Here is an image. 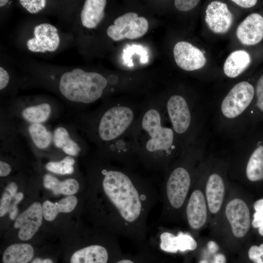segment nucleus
<instances>
[{"label": "nucleus", "instance_id": "obj_10", "mask_svg": "<svg viewBox=\"0 0 263 263\" xmlns=\"http://www.w3.org/2000/svg\"><path fill=\"white\" fill-rule=\"evenodd\" d=\"M156 236L159 248L163 251L176 253L195 250L198 243L195 237L189 232L179 231L176 233L164 226H158Z\"/></svg>", "mask_w": 263, "mask_h": 263}, {"label": "nucleus", "instance_id": "obj_44", "mask_svg": "<svg viewBox=\"0 0 263 263\" xmlns=\"http://www.w3.org/2000/svg\"><path fill=\"white\" fill-rule=\"evenodd\" d=\"M52 28H53V29L54 32H57V29H56L55 26H53Z\"/></svg>", "mask_w": 263, "mask_h": 263}, {"label": "nucleus", "instance_id": "obj_3", "mask_svg": "<svg viewBox=\"0 0 263 263\" xmlns=\"http://www.w3.org/2000/svg\"><path fill=\"white\" fill-rule=\"evenodd\" d=\"M185 166L169 168L164 177L160 189L162 208L156 222L158 226L183 221L186 205L191 191L192 177Z\"/></svg>", "mask_w": 263, "mask_h": 263}, {"label": "nucleus", "instance_id": "obj_12", "mask_svg": "<svg viewBox=\"0 0 263 263\" xmlns=\"http://www.w3.org/2000/svg\"><path fill=\"white\" fill-rule=\"evenodd\" d=\"M166 110L175 134L183 135L188 132L191 123V115L186 99L174 94L167 102Z\"/></svg>", "mask_w": 263, "mask_h": 263}, {"label": "nucleus", "instance_id": "obj_47", "mask_svg": "<svg viewBox=\"0 0 263 263\" xmlns=\"http://www.w3.org/2000/svg\"><path fill=\"white\" fill-rule=\"evenodd\" d=\"M32 10H33L34 13H37V12H36V10H35V9L34 8H33V9H32Z\"/></svg>", "mask_w": 263, "mask_h": 263}, {"label": "nucleus", "instance_id": "obj_16", "mask_svg": "<svg viewBox=\"0 0 263 263\" xmlns=\"http://www.w3.org/2000/svg\"><path fill=\"white\" fill-rule=\"evenodd\" d=\"M236 36L244 45H253L260 42L263 38V17L257 13L248 16L237 27Z\"/></svg>", "mask_w": 263, "mask_h": 263}, {"label": "nucleus", "instance_id": "obj_23", "mask_svg": "<svg viewBox=\"0 0 263 263\" xmlns=\"http://www.w3.org/2000/svg\"><path fill=\"white\" fill-rule=\"evenodd\" d=\"M245 174L252 182L263 180V146L258 147L252 153L246 166Z\"/></svg>", "mask_w": 263, "mask_h": 263}, {"label": "nucleus", "instance_id": "obj_1", "mask_svg": "<svg viewBox=\"0 0 263 263\" xmlns=\"http://www.w3.org/2000/svg\"><path fill=\"white\" fill-rule=\"evenodd\" d=\"M100 174L106 223L111 231L137 244L146 242L148 217L160 200L155 183L118 165L103 168Z\"/></svg>", "mask_w": 263, "mask_h": 263}, {"label": "nucleus", "instance_id": "obj_33", "mask_svg": "<svg viewBox=\"0 0 263 263\" xmlns=\"http://www.w3.org/2000/svg\"><path fill=\"white\" fill-rule=\"evenodd\" d=\"M257 106L263 112V75L259 78L256 85Z\"/></svg>", "mask_w": 263, "mask_h": 263}, {"label": "nucleus", "instance_id": "obj_31", "mask_svg": "<svg viewBox=\"0 0 263 263\" xmlns=\"http://www.w3.org/2000/svg\"><path fill=\"white\" fill-rule=\"evenodd\" d=\"M198 0H175L176 8L181 11H188L194 8L199 2Z\"/></svg>", "mask_w": 263, "mask_h": 263}, {"label": "nucleus", "instance_id": "obj_21", "mask_svg": "<svg viewBox=\"0 0 263 263\" xmlns=\"http://www.w3.org/2000/svg\"><path fill=\"white\" fill-rule=\"evenodd\" d=\"M34 249L28 244H14L9 246L4 251L3 263H28L34 256Z\"/></svg>", "mask_w": 263, "mask_h": 263}, {"label": "nucleus", "instance_id": "obj_8", "mask_svg": "<svg viewBox=\"0 0 263 263\" xmlns=\"http://www.w3.org/2000/svg\"><path fill=\"white\" fill-rule=\"evenodd\" d=\"M149 23L143 17L137 14L129 12L116 18L114 24L107 29L108 36L114 41L124 38L130 39L141 37L148 31Z\"/></svg>", "mask_w": 263, "mask_h": 263}, {"label": "nucleus", "instance_id": "obj_19", "mask_svg": "<svg viewBox=\"0 0 263 263\" xmlns=\"http://www.w3.org/2000/svg\"><path fill=\"white\" fill-rule=\"evenodd\" d=\"M250 56L246 51L237 50L227 57L224 65L225 75L229 77H236L243 73L249 65Z\"/></svg>", "mask_w": 263, "mask_h": 263}, {"label": "nucleus", "instance_id": "obj_35", "mask_svg": "<svg viewBox=\"0 0 263 263\" xmlns=\"http://www.w3.org/2000/svg\"><path fill=\"white\" fill-rule=\"evenodd\" d=\"M11 170V167L8 164L1 161L0 162V176L1 177L7 176Z\"/></svg>", "mask_w": 263, "mask_h": 263}, {"label": "nucleus", "instance_id": "obj_30", "mask_svg": "<svg viewBox=\"0 0 263 263\" xmlns=\"http://www.w3.org/2000/svg\"><path fill=\"white\" fill-rule=\"evenodd\" d=\"M248 255L254 263H263V243L259 246H251L248 249Z\"/></svg>", "mask_w": 263, "mask_h": 263}, {"label": "nucleus", "instance_id": "obj_28", "mask_svg": "<svg viewBox=\"0 0 263 263\" xmlns=\"http://www.w3.org/2000/svg\"><path fill=\"white\" fill-rule=\"evenodd\" d=\"M18 186L15 182H11L7 186L0 199V216L9 212L12 200L18 193Z\"/></svg>", "mask_w": 263, "mask_h": 263}, {"label": "nucleus", "instance_id": "obj_34", "mask_svg": "<svg viewBox=\"0 0 263 263\" xmlns=\"http://www.w3.org/2000/svg\"><path fill=\"white\" fill-rule=\"evenodd\" d=\"M232 2L243 8H249L254 6L257 2L256 0H233Z\"/></svg>", "mask_w": 263, "mask_h": 263}, {"label": "nucleus", "instance_id": "obj_2", "mask_svg": "<svg viewBox=\"0 0 263 263\" xmlns=\"http://www.w3.org/2000/svg\"><path fill=\"white\" fill-rule=\"evenodd\" d=\"M164 115L155 107L139 114L132 129V135L141 168L163 176L169 169L175 149V134L166 125Z\"/></svg>", "mask_w": 263, "mask_h": 263}, {"label": "nucleus", "instance_id": "obj_15", "mask_svg": "<svg viewBox=\"0 0 263 263\" xmlns=\"http://www.w3.org/2000/svg\"><path fill=\"white\" fill-rule=\"evenodd\" d=\"M233 19L232 14L227 5L213 1L207 6L205 21L209 28L216 34H224L230 28Z\"/></svg>", "mask_w": 263, "mask_h": 263}, {"label": "nucleus", "instance_id": "obj_42", "mask_svg": "<svg viewBox=\"0 0 263 263\" xmlns=\"http://www.w3.org/2000/svg\"><path fill=\"white\" fill-rule=\"evenodd\" d=\"M26 10L31 14H34V12L32 10L30 9L29 8H27Z\"/></svg>", "mask_w": 263, "mask_h": 263}, {"label": "nucleus", "instance_id": "obj_24", "mask_svg": "<svg viewBox=\"0 0 263 263\" xmlns=\"http://www.w3.org/2000/svg\"><path fill=\"white\" fill-rule=\"evenodd\" d=\"M53 140L56 147L70 155L75 156L80 150L78 145L70 137L67 131L63 127L55 130Z\"/></svg>", "mask_w": 263, "mask_h": 263}, {"label": "nucleus", "instance_id": "obj_43", "mask_svg": "<svg viewBox=\"0 0 263 263\" xmlns=\"http://www.w3.org/2000/svg\"><path fill=\"white\" fill-rule=\"evenodd\" d=\"M41 50V49L40 48H37L36 51H35V52H40Z\"/></svg>", "mask_w": 263, "mask_h": 263}, {"label": "nucleus", "instance_id": "obj_14", "mask_svg": "<svg viewBox=\"0 0 263 263\" xmlns=\"http://www.w3.org/2000/svg\"><path fill=\"white\" fill-rule=\"evenodd\" d=\"M173 55L177 65L187 71L199 69L206 63L203 53L186 41H179L175 45Z\"/></svg>", "mask_w": 263, "mask_h": 263}, {"label": "nucleus", "instance_id": "obj_17", "mask_svg": "<svg viewBox=\"0 0 263 263\" xmlns=\"http://www.w3.org/2000/svg\"><path fill=\"white\" fill-rule=\"evenodd\" d=\"M108 248L100 244H92L75 251L71 256L70 263H108Z\"/></svg>", "mask_w": 263, "mask_h": 263}, {"label": "nucleus", "instance_id": "obj_40", "mask_svg": "<svg viewBox=\"0 0 263 263\" xmlns=\"http://www.w3.org/2000/svg\"><path fill=\"white\" fill-rule=\"evenodd\" d=\"M8 0H0V6L2 7L4 6L7 2Z\"/></svg>", "mask_w": 263, "mask_h": 263}, {"label": "nucleus", "instance_id": "obj_9", "mask_svg": "<svg viewBox=\"0 0 263 263\" xmlns=\"http://www.w3.org/2000/svg\"><path fill=\"white\" fill-rule=\"evenodd\" d=\"M254 94L253 86L242 81L236 84L224 99L221 110L228 118H235L241 114L251 103Z\"/></svg>", "mask_w": 263, "mask_h": 263}, {"label": "nucleus", "instance_id": "obj_7", "mask_svg": "<svg viewBox=\"0 0 263 263\" xmlns=\"http://www.w3.org/2000/svg\"><path fill=\"white\" fill-rule=\"evenodd\" d=\"M183 222L193 236L208 223V212L205 192L196 188L190 191L183 215Z\"/></svg>", "mask_w": 263, "mask_h": 263}, {"label": "nucleus", "instance_id": "obj_6", "mask_svg": "<svg viewBox=\"0 0 263 263\" xmlns=\"http://www.w3.org/2000/svg\"><path fill=\"white\" fill-rule=\"evenodd\" d=\"M74 83L64 81L59 89L62 94L69 100L91 103L103 94L106 87L107 79L101 75L95 72H88L86 78H80L78 75L73 78Z\"/></svg>", "mask_w": 263, "mask_h": 263}, {"label": "nucleus", "instance_id": "obj_41", "mask_svg": "<svg viewBox=\"0 0 263 263\" xmlns=\"http://www.w3.org/2000/svg\"><path fill=\"white\" fill-rule=\"evenodd\" d=\"M46 3V0H41V7H42V9L45 7Z\"/></svg>", "mask_w": 263, "mask_h": 263}, {"label": "nucleus", "instance_id": "obj_37", "mask_svg": "<svg viewBox=\"0 0 263 263\" xmlns=\"http://www.w3.org/2000/svg\"><path fill=\"white\" fill-rule=\"evenodd\" d=\"M214 263H226L225 257L221 253L215 255Z\"/></svg>", "mask_w": 263, "mask_h": 263}, {"label": "nucleus", "instance_id": "obj_39", "mask_svg": "<svg viewBox=\"0 0 263 263\" xmlns=\"http://www.w3.org/2000/svg\"><path fill=\"white\" fill-rule=\"evenodd\" d=\"M115 263H136L132 259L129 258H124L119 260Z\"/></svg>", "mask_w": 263, "mask_h": 263}, {"label": "nucleus", "instance_id": "obj_26", "mask_svg": "<svg viewBox=\"0 0 263 263\" xmlns=\"http://www.w3.org/2000/svg\"><path fill=\"white\" fill-rule=\"evenodd\" d=\"M29 132L35 145L38 148H47L52 141V135L40 123H33L29 127Z\"/></svg>", "mask_w": 263, "mask_h": 263}, {"label": "nucleus", "instance_id": "obj_27", "mask_svg": "<svg viewBox=\"0 0 263 263\" xmlns=\"http://www.w3.org/2000/svg\"><path fill=\"white\" fill-rule=\"evenodd\" d=\"M75 159L71 156H67L59 162H51L46 165V169L55 173L59 174H70L74 171L73 165Z\"/></svg>", "mask_w": 263, "mask_h": 263}, {"label": "nucleus", "instance_id": "obj_29", "mask_svg": "<svg viewBox=\"0 0 263 263\" xmlns=\"http://www.w3.org/2000/svg\"><path fill=\"white\" fill-rule=\"evenodd\" d=\"M255 212L251 220V225L258 228V232L263 236V198L257 200L253 204Z\"/></svg>", "mask_w": 263, "mask_h": 263}, {"label": "nucleus", "instance_id": "obj_20", "mask_svg": "<svg viewBox=\"0 0 263 263\" xmlns=\"http://www.w3.org/2000/svg\"><path fill=\"white\" fill-rule=\"evenodd\" d=\"M77 199L74 196H68L58 202L44 201L42 205L43 216L48 221H53L60 212L69 213L72 211L77 204Z\"/></svg>", "mask_w": 263, "mask_h": 263}, {"label": "nucleus", "instance_id": "obj_46", "mask_svg": "<svg viewBox=\"0 0 263 263\" xmlns=\"http://www.w3.org/2000/svg\"><path fill=\"white\" fill-rule=\"evenodd\" d=\"M43 47H47V46H48V45H47V44H46V43H44V44H43Z\"/></svg>", "mask_w": 263, "mask_h": 263}, {"label": "nucleus", "instance_id": "obj_4", "mask_svg": "<svg viewBox=\"0 0 263 263\" xmlns=\"http://www.w3.org/2000/svg\"><path fill=\"white\" fill-rule=\"evenodd\" d=\"M251 220L249 206L242 197L225 198L221 212L211 229L216 242L242 244L249 232Z\"/></svg>", "mask_w": 263, "mask_h": 263}, {"label": "nucleus", "instance_id": "obj_25", "mask_svg": "<svg viewBox=\"0 0 263 263\" xmlns=\"http://www.w3.org/2000/svg\"><path fill=\"white\" fill-rule=\"evenodd\" d=\"M51 113V107L47 103L28 107L22 112L23 117L33 123H40L46 121Z\"/></svg>", "mask_w": 263, "mask_h": 263}, {"label": "nucleus", "instance_id": "obj_22", "mask_svg": "<svg viewBox=\"0 0 263 263\" xmlns=\"http://www.w3.org/2000/svg\"><path fill=\"white\" fill-rule=\"evenodd\" d=\"M43 185L46 188L51 190L56 195H73L76 193L79 188L78 182L74 179H68L60 181L50 174H47L44 176Z\"/></svg>", "mask_w": 263, "mask_h": 263}, {"label": "nucleus", "instance_id": "obj_45", "mask_svg": "<svg viewBox=\"0 0 263 263\" xmlns=\"http://www.w3.org/2000/svg\"><path fill=\"white\" fill-rule=\"evenodd\" d=\"M40 52L41 53H45L46 51L41 49V50Z\"/></svg>", "mask_w": 263, "mask_h": 263}, {"label": "nucleus", "instance_id": "obj_11", "mask_svg": "<svg viewBox=\"0 0 263 263\" xmlns=\"http://www.w3.org/2000/svg\"><path fill=\"white\" fill-rule=\"evenodd\" d=\"M205 196L210 229L214 226L225 200V186L223 177L217 173L209 175L207 181Z\"/></svg>", "mask_w": 263, "mask_h": 263}, {"label": "nucleus", "instance_id": "obj_5", "mask_svg": "<svg viewBox=\"0 0 263 263\" xmlns=\"http://www.w3.org/2000/svg\"><path fill=\"white\" fill-rule=\"evenodd\" d=\"M139 114L127 105L119 104L107 110L97 122L99 140L110 147L115 142L132 135V129Z\"/></svg>", "mask_w": 263, "mask_h": 263}, {"label": "nucleus", "instance_id": "obj_13", "mask_svg": "<svg viewBox=\"0 0 263 263\" xmlns=\"http://www.w3.org/2000/svg\"><path fill=\"white\" fill-rule=\"evenodd\" d=\"M42 206L36 202L15 219L14 226L19 228V238L22 241L31 239L41 225L43 217Z\"/></svg>", "mask_w": 263, "mask_h": 263}, {"label": "nucleus", "instance_id": "obj_18", "mask_svg": "<svg viewBox=\"0 0 263 263\" xmlns=\"http://www.w3.org/2000/svg\"><path fill=\"white\" fill-rule=\"evenodd\" d=\"M105 0H86L81 13V20L83 26L94 28L104 17Z\"/></svg>", "mask_w": 263, "mask_h": 263}, {"label": "nucleus", "instance_id": "obj_36", "mask_svg": "<svg viewBox=\"0 0 263 263\" xmlns=\"http://www.w3.org/2000/svg\"><path fill=\"white\" fill-rule=\"evenodd\" d=\"M207 246L211 253H214L219 250V245L215 241H209L207 244Z\"/></svg>", "mask_w": 263, "mask_h": 263}, {"label": "nucleus", "instance_id": "obj_32", "mask_svg": "<svg viewBox=\"0 0 263 263\" xmlns=\"http://www.w3.org/2000/svg\"><path fill=\"white\" fill-rule=\"evenodd\" d=\"M23 198V194L22 192H18L12 202L9 211V216L10 219L13 220L17 218L18 214V204L22 200Z\"/></svg>", "mask_w": 263, "mask_h": 263}, {"label": "nucleus", "instance_id": "obj_38", "mask_svg": "<svg viewBox=\"0 0 263 263\" xmlns=\"http://www.w3.org/2000/svg\"><path fill=\"white\" fill-rule=\"evenodd\" d=\"M32 263H54V262L50 259L42 260L39 258H37L33 261Z\"/></svg>", "mask_w": 263, "mask_h": 263}]
</instances>
